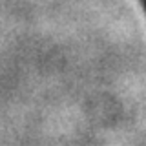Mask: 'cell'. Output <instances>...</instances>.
<instances>
[{"instance_id": "cell-1", "label": "cell", "mask_w": 146, "mask_h": 146, "mask_svg": "<svg viewBox=\"0 0 146 146\" xmlns=\"http://www.w3.org/2000/svg\"><path fill=\"white\" fill-rule=\"evenodd\" d=\"M143 2V7H144V11H146V0H141Z\"/></svg>"}]
</instances>
